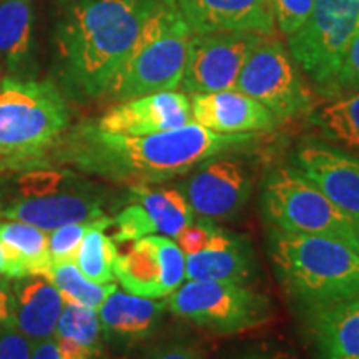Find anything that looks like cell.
Here are the masks:
<instances>
[{
    "mask_svg": "<svg viewBox=\"0 0 359 359\" xmlns=\"http://www.w3.org/2000/svg\"><path fill=\"white\" fill-rule=\"evenodd\" d=\"M255 143V133H217L195 122L140 137L107 133L95 122H82L55 142V160L115 183L155 185Z\"/></svg>",
    "mask_w": 359,
    "mask_h": 359,
    "instance_id": "6da1fadb",
    "label": "cell"
},
{
    "mask_svg": "<svg viewBox=\"0 0 359 359\" xmlns=\"http://www.w3.org/2000/svg\"><path fill=\"white\" fill-rule=\"evenodd\" d=\"M161 0H57L52 42L72 97L107 95Z\"/></svg>",
    "mask_w": 359,
    "mask_h": 359,
    "instance_id": "7a4b0ae2",
    "label": "cell"
},
{
    "mask_svg": "<svg viewBox=\"0 0 359 359\" xmlns=\"http://www.w3.org/2000/svg\"><path fill=\"white\" fill-rule=\"evenodd\" d=\"M269 255L281 285L308 309L359 298V250L341 240L273 228Z\"/></svg>",
    "mask_w": 359,
    "mask_h": 359,
    "instance_id": "3957f363",
    "label": "cell"
},
{
    "mask_svg": "<svg viewBox=\"0 0 359 359\" xmlns=\"http://www.w3.org/2000/svg\"><path fill=\"white\" fill-rule=\"evenodd\" d=\"M191 30L177 0H161L143 29L132 53L109 87L115 102L177 90L185 74Z\"/></svg>",
    "mask_w": 359,
    "mask_h": 359,
    "instance_id": "277c9868",
    "label": "cell"
},
{
    "mask_svg": "<svg viewBox=\"0 0 359 359\" xmlns=\"http://www.w3.org/2000/svg\"><path fill=\"white\" fill-rule=\"evenodd\" d=\"M69 120V105L57 85L34 79L0 80V154H39L55 145Z\"/></svg>",
    "mask_w": 359,
    "mask_h": 359,
    "instance_id": "5b68a950",
    "label": "cell"
},
{
    "mask_svg": "<svg viewBox=\"0 0 359 359\" xmlns=\"http://www.w3.org/2000/svg\"><path fill=\"white\" fill-rule=\"evenodd\" d=\"M262 206L273 228L334 238L359 250V219L341 210L296 168H280L266 180Z\"/></svg>",
    "mask_w": 359,
    "mask_h": 359,
    "instance_id": "8992f818",
    "label": "cell"
},
{
    "mask_svg": "<svg viewBox=\"0 0 359 359\" xmlns=\"http://www.w3.org/2000/svg\"><path fill=\"white\" fill-rule=\"evenodd\" d=\"M358 32L359 0H314L306 22L288 35V47L298 65L326 93Z\"/></svg>",
    "mask_w": 359,
    "mask_h": 359,
    "instance_id": "52a82bcc",
    "label": "cell"
},
{
    "mask_svg": "<svg viewBox=\"0 0 359 359\" xmlns=\"http://www.w3.org/2000/svg\"><path fill=\"white\" fill-rule=\"evenodd\" d=\"M175 316L217 333H236L262 323L269 302L245 285L188 280L167 299Z\"/></svg>",
    "mask_w": 359,
    "mask_h": 359,
    "instance_id": "ba28073f",
    "label": "cell"
},
{
    "mask_svg": "<svg viewBox=\"0 0 359 359\" xmlns=\"http://www.w3.org/2000/svg\"><path fill=\"white\" fill-rule=\"evenodd\" d=\"M235 88L266 107L276 120L294 118L311 110V98L290 53L268 37L255 45Z\"/></svg>",
    "mask_w": 359,
    "mask_h": 359,
    "instance_id": "9c48e42d",
    "label": "cell"
},
{
    "mask_svg": "<svg viewBox=\"0 0 359 359\" xmlns=\"http://www.w3.org/2000/svg\"><path fill=\"white\" fill-rule=\"evenodd\" d=\"M115 262V278L127 293L167 298L187 280L185 255L173 238L150 235L127 241Z\"/></svg>",
    "mask_w": 359,
    "mask_h": 359,
    "instance_id": "30bf717a",
    "label": "cell"
},
{
    "mask_svg": "<svg viewBox=\"0 0 359 359\" xmlns=\"http://www.w3.org/2000/svg\"><path fill=\"white\" fill-rule=\"evenodd\" d=\"M263 37L255 32L191 34L182 80L185 93L235 88L246 58Z\"/></svg>",
    "mask_w": 359,
    "mask_h": 359,
    "instance_id": "8fae6325",
    "label": "cell"
},
{
    "mask_svg": "<svg viewBox=\"0 0 359 359\" xmlns=\"http://www.w3.org/2000/svg\"><path fill=\"white\" fill-rule=\"evenodd\" d=\"M193 218L187 196L177 188L133 185L132 201L111 222L115 226L111 240L127 243L155 233L175 238Z\"/></svg>",
    "mask_w": 359,
    "mask_h": 359,
    "instance_id": "7c38bea8",
    "label": "cell"
},
{
    "mask_svg": "<svg viewBox=\"0 0 359 359\" xmlns=\"http://www.w3.org/2000/svg\"><path fill=\"white\" fill-rule=\"evenodd\" d=\"M253 180L236 160L215 156L196 167L185 183L188 203L196 217L231 218L250 200Z\"/></svg>",
    "mask_w": 359,
    "mask_h": 359,
    "instance_id": "4fadbf2b",
    "label": "cell"
},
{
    "mask_svg": "<svg viewBox=\"0 0 359 359\" xmlns=\"http://www.w3.org/2000/svg\"><path fill=\"white\" fill-rule=\"evenodd\" d=\"M191 120V102L185 92L165 90L118 102L95 125L103 132L140 137L185 127Z\"/></svg>",
    "mask_w": 359,
    "mask_h": 359,
    "instance_id": "5bb4252c",
    "label": "cell"
},
{
    "mask_svg": "<svg viewBox=\"0 0 359 359\" xmlns=\"http://www.w3.org/2000/svg\"><path fill=\"white\" fill-rule=\"evenodd\" d=\"M296 170L333 203L359 219V160L346 151L309 142L296 154Z\"/></svg>",
    "mask_w": 359,
    "mask_h": 359,
    "instance_id": "9a60e30c",
    "label": "cell"
},
{
    "mask_svg": "<svg viewBox=\"0 0 359 359\" xmlns=\"http://www.w3.org/2000/svg\"><path fill=\"white\" fill-rule=\"evenodd\" d=\"M177 6L191 34H275L269 0H177Z\"/></svg>",
    "mask_w": 359,
    "mask_h": 359,
    "instance_id": "2e32d148",
    "label": "cell"
},
{
    "mask_svg": "<svg viewBox=\"0 0 359 359\" xmlns=\"http://www.w3.org/2000/svg\"><path fill=\"white\" fill-rule=\"evenodd\" d=\"M191 120L217 133H257L275 128L266 107L238 88L191 95Z\"/></svg>",
    "mask_w": 359,
    "mask_h": 359,
    "instance_id": "e0dca14e",
    "label": "cell"
},
{
    "mask_svg": "<svg viewBox=\"0 0 359 359\" xmlns=\"http://www.w3.org/2000/svg\"><path fill=\"white\" fill-rule=\"evenodd\" d=\"M187 280L245 285L255 271L253 251L243 236L217 226L198 253L185 257Z\"/></svg>",
    "mask_w": 359,
    "mask_h": 359,
    "instance_id": "ac0fdd59",
    "label": "cell"
},
{
    "mask_svg": "<svg viewBox=\"0 0 359 359\" xmlns=\"http://www.w3.org/2000/svg\"><path fill=\"white\" fill-rule=\"evenodd\" d=\"M102 334L120 344L150 338L167 311V302L115 290L97 309Z\"/></svg>",
    "mask_w": 359,
    "mask_h": 359,
    "instance_id": "d6986e66",
    "label": "cell"
},
{
    "mask_svg": "<svg viewBox=\"0 0 359 359\" xmlns=\"http://www.w3.org/2000/svg\"><path fill=\"white\" fill-rule=\"evenodd\" d=\"M2 217L52 231L64 224L93 222L105 213L102 200L88 193H52L17 201L4 210Z\"/></svg>",
    "mask_w": 359,
    "mask_h": 359,
    "instance_id": "ffe728a7",
    "label": "cell"
},
{
    "mask_svg": "<svg viewBox=\"0 0 359 359\" xmlns=\"http://www.w3.org/2000/svg\"><path fill=\"white\" fill-rule=\"evenodd\" d=\"M13 281V326L34 343L53 338L64 309V296L45 276Z\"/></svg>",
    "mask_w": 359,
    "mask_h": 359,
    "instance_id": "44dd1931",
    "label": "cell"
},
{
    "mask_svg": "<svg viewBox=\"0 0 359 359\" xmlns=\"http://www.w3.org/2000/svg\"><path fill=\"white\" fill-rule=\"evenodd\" d=\"M309 330L321 359H359V298L311 308Z\"/></svg>",
    "mask_w": 359,
    "mask_h": 359,
    "instance_id": "7402d4cb",
    "label": "cell"
},
{
    "mask_svg": "<svg viewBox=\"0 0 359 359\" xmlns=\"http://www.w3.org/2000/svg\"><path fill=\"white\" fill-rule=\"evenodd\" d=\"M0 255L4 262V275L8 280L45 276L52 266L48 255V231L17 219L2 222Z\"/></svg>",
    "mask_w": 359,
    "mask_h": 359,
    "instance_id": "603a6c76",
    "label": "cell"
},
{
    "mask_svg": "<svg viewBox=\"0 0 359 359\" xmlns=\"http://www.w3.org/2000/svg\"><path fill=\"white\" fill-rule=\"evenodd\" d=\"M34 62L32 0L0 2V70L7 77L27 79Z\"/></svg>",
    "mask_w": 359,
    "mask_h": 359,
    "instance_id": "cb8c5ba5",
    "label": "cell"
},
{
    "mask_svg": "<svg viewBox=\"0 0 359 359\" xmlns=\"http://www.w3.org/2000/svg\"><path fill=\"white\" fill-rule=\"evenodd\" d=\"M308 120L327 142L359 151V92L336 95L314 107Z\"/></svg>",
    "mask_w": 359,
    "mask_h": 359,
    "instance_id": "d4e9b609",
    "label": "cell"
},
{
    "mask_svg": "<svg viewBox=\"0 0 359 359\" xmlns=\"http://www.w3.org/2000/svg\"><path fill=\"white\" fill-rule=\"evenodd\" d=\"M111 222L114 219L109 217L98 218L87 231L75 257V264L83 273V276L98 285L116 281L115 262L118 257V248L111 236L105 235V230L111 226Z\"/></svg>",
    "mask_w": 359,
    "mask_h": 359,
    "instance_id": "484cf974",
    "label": "cell"
},
{
    "mask_svg": "<svg viewBox=\"0 0 359 359\" xmlns=\"http://www.w3.org/2000/svg\"><path fill=\"white\" fill-rule=\"evenodd\" d=\"M48 281L64 296V302L82 304V306L98 309L107 296L116 290L115 283L98 285L83 276L75 262L55 263L45 275Z\"/></svg>",
    "mask_w": 359,
    "mask_h": 359,
    "instance_id": "4316f807",
    "label": "cell"
},
{
    "mask_svg": "<svg viewBox=\"0 0 359 359\" xmlns=\"http://www.w3.org/2000/svg\"><path fill=\"white\" fill-rule=\"evenodd\" d=\"M55 338L70 339L88 349L93 356L102 351V325L97 309L65 302L55 327Z\"/></svg>",
    "mask_w": 359,
    "mask_h": 359,
    "instance_id": "83f0119b",
    "label": "cell"
},
{
    "mask_svg": "<svg viewBox=\"0 0 359 359\" xmlns=\"http://www.w3.org/2000/svg\"><path fill=\"white\" fill-rule=\"evenodd\" d=\"M95 222L97 219L70 223L48 231V255H50L52 264L75 262L80 243Z\"/></svg>",
    "mask_w": 359,
    "mask_h": 359,
    "instance_id": "f1b7e54d",
    "label": "cell"
},
{
    "mask_svg": "<svg viewBox=\"0 0 359 359\" xmlns=\"http://www.w3.org/2000/svg\"><path fill=\"white\" fill-rule=\"evenodd\" d=\"M275 24L288 37L302 27L313 11L314 0H269Z\"/></svg>",
    "mask_w": 359,
    "mask_h": 359,
    "instance_id": "f546056e",
    "label": "cell"
},
{
    "mask_svg": "<svg viewBox=\"0 0 359 359\" xmlns=\"http://www.w3.org/2000/svg\"><path fill=\"white\" fill-rule=\"evenodd\" d=\"M359 92V32L349 45L333 83L326 90L327 95Z\"/></svg>",
    "mask_w": 359,
    "mask_h": 359,
    "instance_id": "4dcf8cb0",
    "label": "cell"
},
{
    "mask_svg": "<svg viewBox=\"0 0 359 359\" xmlns=\"http://www.w3.org/2000/svg\"><path fill=\"white\" fill-rule=\"evenodd\" d=\"M215 230H217V224L213 219L195 215L191 223H188L173 240L183 251V255L188 257V255L198 253L201 248H205L206 243L212 240Z\"/></svg>",
    "mask_w": 359,
    "mask_h": 359,
    "instance_id": "1f68e13d",
    "label": "cell"
},
{
    "mask_svg": "<svg viewBox=\"0 0 359 359\" xmlns=\"http://www.w3.org/2000/svg\"><path fill=\"white\" fill-rule=\"evenodd\" d=\"M88 349L70 339L48 338L34 343L32 359H95Z\"/></svg>",
    "mask_w": 359,
    "mask_h": 359,
    "instance_id": "d6a6232c",
    "label": "cell"
},
{
    "mask_svg": "<svg viewBox=\"0 0 359 359\" xmlns=\"http://www.w3.org/2000/svg\"><path fill=\"white\" fill-rule=\"evenodd\" d=\"M34 341L15 326L0 327V359H32Z\"/></svg>",
    "mask_w": 359,
    "mask_h": 359,
    "instance_id": "836d02e7",
    "label": "cell"
},
{
    "mask_svg": "<svg viewBox=\"0 0 359 359\" xmlns=\"http://www.w3.org/2000/svg\"><path fill=\"white\" fill-rule=\"evenodd\" d=\"M8 281H0V327L13 326V296Z\"/></svg>",
    "mask_w": 359,
    "mask_h": 359,
    "instance_id": "e575fe53",
    "label": "cell"
},
{
    "mask_svg": "<svg viewBox=\"0 0 359 359\" xmlns=\"http://www.w3.org/2000/svg\"><path fill=\"white\" fill-rule=\"evenodd\" d=\"M151 359H201V351L191 344H173L161 349Z\"/></svg>",
    "mask_w": 359,
    "mask_h": 359,
    "instance_id": "d590c367",
    "label": "cell"
},
{
    "mask_svg": "<svg viewBox=\"0 0 359 359\" xmlns=\"http://www.w3.org/2000/svg\"><path fill=\"white\" fill-rule=\"evenodd\" d=\"M8 278L4 275V262H2V255H0V281H6Z\"/></svg>",
    "mask_w": 359,
    "mask_h": 359,
    "instance_id": "8d00e7d4",
    "label": "cell"
},
{
    "mask_svg": "<svg viewBox=\"0 0 359 359\" xmlns=\"http://www.w3.org/2000/svg\"><path fill=\"white\" fill-rule=\"evenodd\" d=\"M264 359H283L281 356H275V358H264Z\"/></svg>",
    "mask_w": 359,
    "mask_h": 359,
    "instance_id": "74e56055",
    "label": "cell"
}]
</instances>
